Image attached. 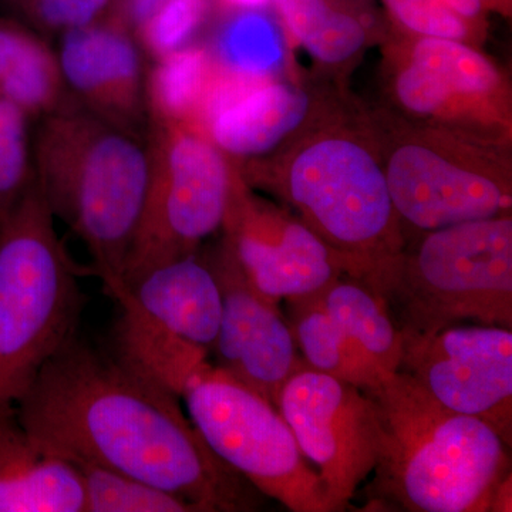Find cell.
<instances>
[{
  "label": "cell",
  "mask_w": 512,
  "mask_h": 512,
  "mask_svg": "<svg viewBox=\"0 0 512 512\" xmlns=\"http://www.w3.org/2000/svg\"><path fill=\"white\" fill-rule=\"evenodd\" d=\"M22 426L69 461L156 485L197 512L254 511L258 490L208 447L180 397L77 332L16 404Z\"/></svg>",
  "instance_id": "6da1fadb"
},
{
  "label": "cell",
  "mask_w": 512,
  "mask_h": 512,
  "mask_svg": "<svg viewBox=\"0 0 512 512\" xmlns=\"http://www.w3.org/2000/svg\"><path fill=\"white\" fill-rule=\"evenodd\" d=\"M365 392L380 427L372 503L409 512L490 511L510 473V448L488 424L447 409L402 370L384 372Z\"/></svg>",
  "instance_id": "7a4b0ae2"
},
{
  "label": "cell",
  "mask_w": 512,
  "mask_h": 512,
  "mask_svg": "<svg viewBox=\"0 0 512 512\" xmlns=\"http://www.w3.org/2000/svg\"><path fill=\"white\" fill-rule=\"evenodd\" d=\"M32 156L53 217L82 239L94 274L113 295L123 285L146 201L147 136L111 124L70 99L40 117Z\"/></svg>",
  "instance_id": "3957f363"
},
{
  "label": "cell",
  "mask_w": 512,
  "mask_h": 512,
  "mask_svg": "<svg viewBox=\"0 0 512 512\" xmlns=\"http://www.w3.org/2000/svg\"><path fill=\"white\" fill-rule=\"evenodd\" d=\"M80 275L35 174L0 218V416L16 409L43 366L79 332Z\"/></svg>",
  "instance_id": "277c9868"
},
{
  "label": "cell",
  "mask_w": 512,
  "mask_h": 512,
  "mask_svg": "<svg viewBox=\"0 0 512 512\" xmlns=\"http://www.w3.org/2000/svg\"><path fill=\"white\" fill-rule=\"evenodd\" d=\"M372 291L402 332L448 326L512 329L510 215L433 229L387 265Z\"/></svg>",
  "instance_id": "5b68a950"
},
{
  "label": "cell",
  "mask_w": 512,
  "mask_h": 512,
  "mask_svg": "<svg viewBox=\"0 0 512 512\" xmlns=\"http://www.w3.org/2000/svg\"><path fill=\"white\" fill-rule=\"evenodd\" d=\"M282 195L335 258L342 274L370 289L404 247L386 174L367 148L325 137L286 168Z\"/></svg>",
  "instance_id": "8992f818"
},
{
  "label": "cell",
  "mask_w": 512,
  "mask_h": 512,
  "mask_svg": "<svg viewBox=\"0 0 512 512\" xmlns=\"http://www.w3.org/2000/svg\"><path fill=\"white\" fill-rule=\"evenodd\" d=\"M147 141L146 201L121 288L154 266L197 252L222 228L234 181L224 154L200 127L148 119Z\"/></svg>",
  "instance_id": "52a82bcc"
},
{
  "label": "cell",
  "mask_w": 512,
  "mask_h": 512,
  "mask_svg": "<svg viewBox=\"0 0 512 512\" xmlns=\"http://www.w3.org/2000/svg\"><path fill=\"white\" fill-rule=\"evenodd\" d=\"M181 399L202 439L258 493L293 512H333L319 474L278 409L208 363Z\"/></svg>",
  "instance_id": "ba28073f"
},
{
  "label": "cell",
  "mask_w": 512,
  "mask_h": 512,
  "mask_svg": "<svg viewBox=\"0 0 512 512\" xmlns=\"http://www.w3.org/2000/svg\"><path fill=\"white\" fill-rule=\"evenodd\" d=\"M276 409L325 484L332 511H345L379 454V420L369 394L306 365L285 383Z\"/></svg>",
  "instance_id": "9c48e42d"
},
{
  "label": "cell",
  "mask_w": 512,
  "mask_h": 512,
  "mask_svg": "<svg viewBox=\"0 0 512 512\" xmlns=\"http://www.w3.org/2000/svg\"><path fill=\"white\" fill-rule=\"evenodd\" d=\"M402 335L399 370L447 409L484 421L511 448V328L464 323Z\"/></svg>",
  "instance_id": "30bf717a"
},
{
  "label": "cell",
  "mask_w": 512,
  "mask_h": 512,
  "mask_svg": "<svg viewBox=\"0 0 512 512\" xmlns=\"http://www.w3.org/2000/svg\"><path fill=\"white\" fill-rule=\"evenodd\" d=\"M222 228L248 281L272 301L311 295L343 275L308 225L256 200L237 173Z\"/></svg>",
  "instance_id": "8fae6325"
},
{
  "label": "cell",
  "mask_w": 512,
  "mask_h": 512,
  "mask_svg": "<svg viewBox=\"0 0 512 512\" xmlns=\"http://www.w3.org/2000/svg\"><path fill=\"white\" fill-rule=\"evenodd\" d=\"M208 258L222 292L220 330L211 350L215 366L276 407L285 383L308 365L298 355L291 325L279 302L251 285L227 242Z\"/></svg>",
  "instance_id": "7c38bea8"
},
{
  "label": "cell",
  "mask_w": 512,
  "mask_h": 512,
  "mask_svg": "<svg viewBox=\"0 0 512 512\" xmlns=\"http://www.w3.org/2000/svg\"><path fill=\"white\" fill-rule=\"evenodd\" d=\"M64 86L84 109L111 124L147 136L146 79L134 28L119 6L62 33Z\"/></svg>",
  "instance_id": "4fadbf2b"
},
{
  "label": "cell",
  "mask_w": 512,
  "mask_h": 512,
  "mask_svg": "<svg viewBox=\"0 0 512 512\" xmlns=\"http://www.w3.org/2000/svg\"><path fill=\"white\" fill-rule=\"evenodd\" d=\"M384 174L400 220L423 231L501 217L511 208L507 185L420 144L397 148Z\"/></svg>",
  "instance_id": "5bb4252c"
},
{
  "label": "cell",
  "mask_w": 512,
  "mask_h": 512,
  "mask_svg": "<svg viewBox=\"0 0 512 512\" xmlns=\"http://www.w3.org/2000/svg\"><path fill=\"white\" fill-rule=\"evenodd\" d=\"M308 110L306 94L288 84L227 74L212 90L202 130L225 153L259 156L301 126Z\"/></svg>",
  "instance_id": "9a60e30c"
},
{
  "label": "cell",
  "mask_w": 512,
  "mask_h": 512,
  "mask_svg": "<svg viewBox=\"0 0 512 512\" xmlns=\"http://www.w3.org/2000/svg\"><path fill=\"white\" fill-rule=\"evenodd\" d=\"M121 296L158 325L211 353L220 330L222 292L208 256L197 251L154 266L111 298Z\"/></svg>",
  "instance_id": "2e32d148"
},
{
  "label": "cell",
  "mask_w": 512,
  "mask_h": 512,
  "mask_svg": "<svg viewBox=\"0 0 512 512\" xmlns=\"http://www.w3.org/2000/svg\"><path fill=\"white\" fill-rule=\"evenodd\" d=\"M0 512H86L79 471L20 423L0 416Z\"/></svg>",
  "instance_id": "e0dca14e"
},
{
  "label": "cell",
  "mask_w": 512,
  "mask_h": 512,
  "mask_svg": "<svg viewBox=\"0 0 512 512\" xmlns=\"http://www.w3.org/2000/svg\"><path fill=\"white\" fill-rule=\"evenodd\" d=\"M497 83L493 64L461 40L424 37L397 77L396 92L406 109L433 114L453 97L488 93Z\"/></svg>",
  "instance_id": "ac0fdd59"
},
{
  "label": "cell",
  "mask_w": 512,
  "mask_h": 512,
  "mask_svg": "<svg viewBox=\"0 0 512 512\" xmlns=\"http://www.w3.org/2000/svg\"><path fill=\"white\" fill-rule=\"evenodd\" d=\"M114 301L121 313L114 326L113 352L181 399L191 377L210 363V352L158 325L123 296Z\"/></svg>",
  "instance_id": "d6986e66"
},
{
  "label": "cell",
  "mask_w": 512,
  "mask_h": 512,
  "mask_svg": "<svg viewBox=\"0 0 512 512\" xmlns=\"http://www.w3.org/2000/svg\"><path fill=\"white\" fill-rule=\"evenodd\" d=\"M0 96L37 119L72 99L64 86L59 59L43 36L2 15Z\"/></svg>",
  "instance_id": "ffe728a7"
},
{
  "label": "cell",
  "mask_w": 512,
  "mask_h": 512,
  "mask_svg": "<svg viewBox=\"0 0 512 512\" xmlns=\"http://www.w3.org/2000/svg\"><path fill=\"white\" fill-rule=\"evenodd\" d=\"M292 332L305 362L318 370L369 390L379 384L384 370L350 338L311 295L289 299Z\"/></svg>",
  "instance_id": "44dd1931"
},
{
  "label": "cell",
  "mask_w": 512,
  "mask_h": 512,
  "mask_svg": "<svg viewBox=\"0 0 512 512\" xmlns=\"http://www.w3.org/2000/svg\"><path fill=\"white\" fill-rule=\"evenodd\" d=\"M326 313L372 357L384 372H396L403 353V335L379 295L357 279H333L311 293Z\"/></svg>",
  "instance_id": "7402d4cb"
},
{
  "label": "cell",
  "mask_w": 512,
  "mask_h": 512,
  "mask_svg": "<svg viewBox=\"0 0 512 512\" xmlns=\"http://www.w3.org/2000/svg\"><path fill=\"white\" fill-rule=\"evenodd\" d=\"M218 63L207 49L181 47L158 57L146 79L148 119L200 127L205 97Z\"/></svg>",
  "instance_id": "603a6c76"
},
{
  "label": "cell",
  "mask_w": 512,
  "mask_h": 512,
  "mask_svg": "<svg viewBox=\"0 0 512 512\" xmlns=\"http://www.w3.org/2000/svg\"><path fill=\"white\" fill-rule=\"evenodd\" d=\"M274 3L292 35L320 62H345L365 45L366 32L359 20L333 9L328 0Z\"/></svg>",
  "instance_id": "cb8c5ba5"
},
{
  "label": "cell",
  "mask_w": 512,
  "mask_h": 512,
  "mask_svg": "<svg viewBox=\"0 0 512 512\" xmlns=\"http://www.w3.org/2000/svg\"><path fill=\"white\" fill-rule=\"evenodd\" d=\"M215 62L227 72L269 77L285 59L281 29L262 10H237L215 40Z\"/></svg>",
  "instance_id": "d4e9b609"
},
{
  "label": "cell",
  "mask_w": 512,
  "mask_h": 512,
  "mask_svg": "<svg viewBox=\"0 0 512 512\" xmlns=\"http://www.w3.org/2000/svg\"><path fill=\"white\" fill-rule=\"evenodd\" d=\"M70 463L82 477L86 512H197L183 498L120 471L86 461Z\"/></svg>",
  "instance_id": "484cf974"
},
{
  "label": "cell",
  "mask_w": 512,
  "mask_h": 512,
  "mask_svg": "<svg viewBox=\"0 0 512 512\" xmlns=\"http://www.w3.org/2000/svg\"><path fill=\"white\" fill-rule=\"evenodd\" d=\"M29 119L19 106L0 96V218L15 207L35 180Z\"/></svg>",
  "instance_id": "4316f807"
},
{
  "label": "cell",
  "mask_w": 512,
  "mask_h": 512,
  "mask_svg": "<svg viewBox=\"0 0 512 512\" xmlns=\"http://www.w3.org/2000/svg\"><path fill=\"white\" fill-rule=\"evenodd\" d=\"M120 0H0V15L39 35H62L119 6Z\"/></svg>",
  "instance_id": "83f0119b"
},
{
  "label": "cell",
  "mask_w": 512,
  "mask_h": 512,
  "mask_svg": "<svg viewBox=\"0 0 512 512\" xmlns=\"http://www.w3.org/2000/svg\"><path fill=\"white\" fill-rule=\"evenodd\" d=\"M210 0H161L138 36L151 55L163 57L181 49L207 18Z\"/></svg>",
  "instance_id": "f1b7e54d"
},
{
  "label": "cell",
  "mask_w": 512,
  "mask_h": 512,
  "mask_svg": "<svg viewBox=\"0 0 512 512\" xmlns=\"http://www.w3.org/2000/svg\"><path fill=\"white\" fill-rule=\"evenodd\" d=\"M386 8L404 28L424 37L463 40L468 20L451 12L436 0H383Z\"/></svg>",
  "instance_id": "f546056e"
},
{
  "label": "cell",
  "mask_w": 512,
  "mask_h": 512,
  "mask_svg": "<svg viewBox=\"0 0 512 512\" xmlns=\"http://www.w3.org/2000/svg\"><path fill=\"white\" fill-rule=\"evenodd\" d=\"M161 0H120L119 8L133 28H140Z\"/></svg>",
  "instance_id": "4dcf8cb0"
},
{
  "label": "cell",
  "mask_w": 512,
  "mask_h": 512,
  "mask_svg": "<svg viewBox=\"0 0 512 512\" xmlns=\"http://www.w3.org/2000/svg\"><path fill=\"white\" fill-rule=\"evenodd\" d=\"M511 471L500 481L495 488L493 501H491L490 511L493 512H511Z\"/></svg>",
  "instance_id": "1f68e13d"
},
{
  "label": "cell",
  "mask_w": 512,
  "mask_h": 512,
  "mask_svg": "<svg viewBox=\"0 0 512 512\" xmlns=\"http://www.w3.org/2000/svg\"><path fill=\"white\" fill-rule=\"evenodd\" d=\"M274 0H222L225 6L235 10H262Z\"/></svg>",
  "instance_id": "d6a6232c"
},
{
  "label": "cell",
  "mask_w": 512,
  "mask_h": 512,
  "mask_svg": "<svg viewBox=\"0 0 512 512\" xmlns=\"http://www.w3.org/2000/svg\"><path fill=\"white\" fill-rule=\"evenodd\" d=\"M500 2H507V0H483V3H487V5H498Z\"/></svg>",
  "instance_id": "836d02e7"
}]
</instances>
